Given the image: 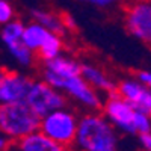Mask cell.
<instances>
[{"mask_svg": "<svg viewBox=\"0 0 151 151\" xmlns=\"http://www.w3.org/2000/svg\"><path fill=\"white\" fill-rule=\"evenodd\" d=\"M64 21H65V26H67V29H68V30L76 29V21H74V18H73V17L64 15Z\"/></svg>", "mask_w": 151, "mask_h": 151, "instance_id": "cell-22", "label": "cell"}, {"mask_svg": "<svg viewBox=\"0 0 151 151\" xmlns=\"http://www.w3.org/2000/svg\"><path fill=\"white\" fill-rule=\"evenodd\" d=\"M116 129L103 113L86 112L80 116L79 130L73 144L74 151H119Z\"/></svg>", "mask_w": 151, "mask_h": 151, "instance_id": "cell-1", "label": "cell"}, {"mask_svg": "<svg viewBox=\"0 0 151 151\" xmlns=\"http://www.w3.org/2000/svg\"><path fill=\"white\" fill-rule=\"evenodd\" d=\"M18 151H67L65 147L52 141L41 132H35L17 142Z\"/></svg>", "mask_w": 151, "mask_h": 151, "instance_id": "cell-13", "label": "cell"}, {"mask_svg": "<svg viewBox=\"0 0 151 151\" xmlns=\"http://www.w3.org/2000/svg\"><path fill=\"white\" fill-rule=\"evenodd\" d=\"M124 24L137 41L151 45V0H130L124 8Z\"/></svg>", "mask_w": 151, "mask_h": 151, "instance_id": "cell-7", "label": "cell"}, {"mask_svg": "<svg viewBox=\"0 0 151 151\" xmlns=\"http://www.w3.org/2000/svg\"><path fill=\"white\" fill-rule=\"evenodd\" d=\"M24 27H26V23L15 18L2 26L0 38H2V44L5 50L15 60V64L20 65L21 68H29L35 64L36 53L32 52L23 41Z\"/></svg>", "mask_w": 151, "mask_h": 151, "instance_id": "cell-5", "label": "cell"}, {"mask_svg": "<svg viewBox=\"0 0 151 151\" xmlns=\"http://www.w3.org/2000/svg\"><path fill=\"white\" fill-rule=\"evenodd\" d=\"M77 2L86 6L95 8V9L110 11V9H116L118 6H121L124 0H77Z\"/></svg>", "mask_w": 151, "mask_h": 151, "instance_id": "cell-17", "label": "cell"}, {"mask_svg": "<svg viewBox=\"0 0 151 151\" xmlns=\"http://www.w3.org/2000/svg\"><path fill=\"white\" fill-rule=\"evenodd\" d=\"M15 20V8L11 0H0V23L2 26Z\"/></svg>", "mask_w": 151, "mask_h": 151, "instance_id": "cell-18", "label": "cell"}, {"mask_svg": "<svg viewBox=\"0 0 151 151\" xmlns=\"http://www.w3.org/2000/svg\"><path fill=\"white\" fill-rule=\"evenodd\" d=\"M62 52H64V36L59 33H55V32H50L47 40L42 44V47L38 50L36 56L42 62H45V60L55 59L60 55H64Z\"/></svg>", "mask_w": 151, "mask_h": 151, "instance_id": "cell-16", "label": "cell"}, {"mask_svg": "<svg viewBox=\"0 0 151 151\" xmlns=\"http://www.w3.org/2000/svg\"><path fill=\"white\" fill-rule=\"evenodd\" d=\"M121 97L137 110H141L151 116V89L136 77H127L118 82V91Z\"/></svg>", "mask_w": 151, "mask_h": 151, "instance_id": "cell-10", "label": "cell"}, {"mask_svg": "<svg viewBox=\"0 0 151 151\" xmlns=\"http://www.w3.org/2000/svg\"><path fill=\"white\" fill-rule=\"evenodd\" d=\"M103 115L110 121V124L116 130H121L127 134H136L134 130V119L137 109H134L124 97L118 92L112 94L103 103Z\"/></svg>", "mask_w": 151, "mask_h": 151, "instance_id": "cell-8", "label": "cell"}, {"mask_svg": "<svg viewBox=\"0 0 151 151\" xmlns=\"http://www.w3.org/2000/svg\"><path fill=\"white\" fill-rule=\"evenodd\" d=\"M82 74V64L73 56L60 55L55 59L42 62L41 67V79L50 82L53 79H64L71 76Z\"/></svg>", "mask_w": 151, "mask_h": 151, "instance_id": "cell-11", "label": "cell"}, {"mask_svg": "<svg viewBox=\"0 0 151 151\" xmlns=\"http://www.w3.org/2000/svg\"><path fill=\"white\" fill-rule=\"evenodd\" d=\"M67 101L68 98L64 94L42 79H33V83L26 98V103L41 118L53 110L67 107Z\"/></svg>", "mask_w": 151, "mask_h": 151, "instance_id": "cell-6", "label": "cell"}, {"mask_svg": "<svg viewBox=\"0 0 151 151\" xmlns=\"http://www.w3.org/2000/svg\"><path fill=\"white\" fill-rule=\"evenodd\" d=\"M139 142L145 151H151V132L139 134Z\"/></svg>", "mask_w": 151, "mask_h": 151, "instance_id": "cell-20", "label": "cell"}, {"mask_svg": "<svg viewBox=\"0 0 151 151\" xmlns=\"http://www.w3.org/2000/svg\"><path fill=\"white\" fill-rule=\"evenodd\" d=\"M33 79L27 74L3 70L0 74V104H15L26 101Z\"/></svg>", "mask_w": 151, "mask_h": 151, "instance_id": "cell-9", "label": "cell"}, {"mask_svg": "<svg viewBox=\"0 0 151 151\" xmlns=\"http://www.w3.org/2000/svg\"><path fill=\"white\" fill-rule=\"evenodd\" d=\"M134 77L151 89V71L150 70H139V71H136Z\"/></svg>", "mask_w": 151, "mask_h": 151, "instance_id": "cell-19", "label": "cell"}, {"mask_svg": "<svg viewBox=\"0 0 151 151\" xmlns=\"http://www.w3.org/2000/svg\"><path fill=\"white\" fill-rule=\"evenodd\" d=\"M30 17L33 21L42 24L50 32H55L59 35H64L65 32H68L65 21H64V15H58L45 8H33L30 11Z\"/></svg>", "mask_w": 151, "mask_h": 151, "instance_id": "cell-14", "label": "cell"}, {"mask_svg": "<svg viewBox=\"0 0 151 151\" xmlns=\"http://www.w3.org/2000/svg\"><path fill=\"white\" fill-rule=\"evenodd\" d=\"M79 122L80 116L76 115L73 109L62 107L41 118L40 132L62 147L71 148L79 130Z\"/></svg>", "mask_w": 151, "mask_h": 151, "instance_id": "cell-3", "label": "cell"}, {"mask_svg": "<svg viewBox=\"0 0 151 151\" xmlns=\"http://www.w3.org/2000/svg\"><path fill=\"white\" fill-rule=\"evenodd\" d=\"M82 76L100 94H104L109 97L112 94H116L118 91V83L103 68H100L94 64H82Z\"/></svg>", "mask_w": 151, "mask_h": 151, "instance_id": "cell-12", "label": "cell"}, {"mask_svg": "<svg viewBox=\"0 0 151 151\" xmlns=\"http://www.w3.org/2000/svg\"><path fill=\"white\" fill-rule=\"evenodd\" d=\"M40 125L41 116L26 101L0 106V130L12 142L40 132Z\"/></svg>", "mask_w": 151, "mask_h": 151, "instance_id": "cell-2", "label": "cell"}, {"mask_svg": "<svg viewBox=\"0 0 151 151\" xmlns=\"http://www.w3.org/2000/svg\"><path fill=\"white\" fill-rule=\"evenodd\" d=\"M50 30L45 29L42 24L36 23V21H30V23H26V27H24V33H23V41L26 44L32 52L38 53L44 44V41L47 40Z\"/></svg>", "mask_w": 151, "mask_h": 151, "instance_id": "cell-15", "label": "cell"}, {"mask_svg": "<svg viewBox=\"0 0 151 151\" xmlns=\"http://www.w3.org/2000/svg\"><path fill=\"white\" fill-rule=\"evenodd\" d=\"M11 144H12V141L9 139L8 136H5L3 133L0 134V148H2V151H6L11 147Z\"/></svg>", "mask_w": 151, "mask_h": 151, "instance_id": "cell-21", "label": "cell"}, {"mask_svg": "<svg viewBox=\"0 0 151 151\" xmlns=\"http://www.w3.org/2000/svg\"><path fill=\"white\" fill-rule=\"evenodd\" d=\"M47 83L55 86L68 100L88 109L89 112H94V110H98L100 107H103L104 101H101V94L97 92L83 79L82 74L71 76V77H64V79H53Z\"/></svg>", "mask_w": 151, "mask_h": 151, "instance_id": "cell-4", "label": "cell"}]
</instances>
